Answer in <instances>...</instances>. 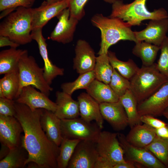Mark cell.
Returning a JSON list of instances; mask_svg holds the SVG:
<instances>
[{
    "mask_svg": "<svg viewBox=\"0 0 168 168\" xmlns=\"http://www.w3.org/2000/svg\"><path fill=\"white\" fill-rule=\"evenodd\" d=\"M15 106V117L20 123L24 133L21 145L28 154L26 165L31 164L30 167L33 168H57L59 146L49 139L42 128L40 118L43 109L32 110L16 101Z\"/></svg>",
    "mask_w": 168,
    "mask_h": 168,
    "instance_id": "obj_1",
    "label": "cell"
},
{
    "mask_svg": "<svg viewBox=\"0 0 168 168\" xmlns=\"http://www.w3.org/2000/svg\"><path fill=\"white\" fill-rule=\"evenodd\" d=\"M91 21L101 32L99 55L107 54L111 45L121 40L138 42L134 31L131 29L132 26L120 18L107 17L101 14H96L92 17Z\"/></svg>",
    "mask_w": 168,
    "mask_h": 168,
    "instance_id": "obj_2",
    "label": "cell"
},
{
    "mask_svg": "<svg viewBox=\"0 0 168 168\" xmlns=\"http://www.w3.org/2000/svg\"><path fill=\"white\" fill-rule=\"evenodd\" d=\"M32 16V8L18 7L0 23V35L20 45L31 42Z\"/></svg>",
    "mask_w": 168,
    "mask_h": 168,
    "instance_id": "obj_3",
    "label": "cell"
},
{
    "mask_svg": "<svg viewBox=\"0 0 168 168\" xmlns=\"http://www.w3.org/2000/svg\"><path fill=\"white\" fill-rule=\"evenodd\" d=\"M147 0H134L129 3L116 0L112 4V11L109 16L117 17L132 26H139L144 20L168 17L166 11L161 8L150 12L146 6Z\"/></svg>",
    "mask_w": 168,
    "mask_h": 168,
    "instance_id": "obj_4",
    "label": "cell"
},
{
    "mask_svg": "<svg viewBox=\"0 0 168 168\" xmlns=\"http://www.w3.org/2000/svg\"><path fill=\"white\" fill-rule=\"evenodd\" d=\"M168 80L158 69L156 63L142 66L130 79L129 90L138 104L146 99Z\"/></svg>",
    "mask_w": 168,
    "mask_h": 168,
    "instance_id": "obj_5",
    "label": "cell"
},
{
    "mask_svg": "<svg viewBox=\"0 0 168 168\" xmlns=\"http://www.w3.org/2000/svg\"><path fill=\"white\" fill-rule=\"evenodd\" d=\"M18 68L20 87L18 97L22 89L29 85L32 86L49 96L53 89L44 78L43 68L39 66L33 57L28 55L27 51L21 58Z\"/></svg>",
    "mask_w": 168,
    "mask_h": 168,
    "instance_id": "obj_6",
    "label": "cell"
},
{
    "mask_svg": "<svg viewBox=\"0 0 168 168\" xmlns=\"http://www.w3.org/2000/svg\"><path fill=\"white\" fill-rule=\"evenodd\" d=\"M63 138L96 142L101 129L96 123L87 122L81 118L61 119Z\"/></svg>",
    "mask_w": 168,
    "mask_h": 168,
    "instance_id": "obj_7",
    "label": "cell"
},
{
    "mask_svg": "<svg viewBox=\"0 0 168 168\" xmlns=\"http://www.w3.org/2000/svg\"><path fill=\"white\" fill-rule=\"evenodd\" d=\"M96 143L99 156L107 159L114 166L126 161L124 150L118 139V133L101 131Z\"/></svg>",
    "mask_w": 168,
    "mask_h": 168,
    "instance_id": "obj_8",
    "label": "cell"
},
{
    "mask_svg": "<svg viewBox=\"0 0 168 168\" xmlns=\"http://www.w3.org/2000/svg\"><path fill=\"white\" fill-rule=\"evenodd\" d=\"M118 138L128 161L150 168H165L166 166L145 148L134 146L127 141L124 134L118 133Z\"/></svg>",
    "mask_w": 168,
    "mask_h": 168,
    "instance_id": "obj_9",
    "label": "cell"
},
{
    "mask_svg": "<svg viewBox=\"0 0 168 168\" xmlns=\"http://www.w3.org/2000/svg\"><path fill=\"white\" fill-rule=\"evenodd\" d=\"M168 108V80L148 98L138 103V113L141 116L149 115L157 116L163 115Z\"/></svg>",
    "mask_w": 168,
    "mask_h": 168,
    "instance_id": "obj_10",
    "label": "cell"
},
{
    "mask_svg": "<svg viewBox=\"0 0 168 168\" xmlns=\"http://www.w3.org/2000/svg\"><path fill=\"white\" fill-rule=\"evenodd\" d=\"M99 156L96 142L81 140L77 145L67 168H94Z\"/></svg>",
    "mask_w": 168,
    "mask_h": 168,
    "instance_id": "obj_11",
    "label": "cell"
},
{
    "mask_svg": "<svg viewBox=\"0 0 168 168\" xmlns=\"http://www.w3.org/2000/svg\"><path fill=\"white\" fill-rule=\"evenodd\" d=\"M22 132L20 123L15 116L0 115V141L2 145L10 149L21 145Z\"/></svg>",
    "mask_w": 168,
    "mask_h": 168,
    "instance_id": "obj_12",
    "label": "cell"
},
{
    "mask_svg": "<svg viewBox=\"0 0 168 168\" xmlns=\"http://www.w3.org/2000/svg\"><path fill=\"white\" fill-rule=\"evenodd\" d=\"M168 31V17L151 20L146 27L134 31L138 41H143L160 46Z\"/></svg>",
    "mask_w": 168,
    "mask_h": 168,
    "instance_id": "obj_13",
    "label": "cell"
},
{
    "mask_svg": "<svg viewBox=\"0 0 168 168\" xmlns=\"http://www.w3.org/2000/svg\"><path fill=\"white\" fill-rule=\"evenodd\" d=\"M68 8L63 10L57 16L58 21L49 38L52 40L63 44L72 42L79 21L70 16Z\"/></svg>",
    "mask_w": 168,
    "mask_h": 168,
    "instance_id": "obj_14",
    "label": "cell"
},
{
    "mask_svg": "<svg viewBox=\"0 0 168 168\" xmlns=\"http://www.w3.org/2000/svg\"><path fill=\"white\" fill-rule=\"evenodd\" d=\"M15 101L26 105L32 110L40 108L54 113L57 107L56 103L51 100L48 96L30 85L24 87Z\"/></svg>",
    "mask_w": 168,
    "mask_h": 168,
    "instance_id": "obj_15",
    "label": "cell"
},
{
    "mask_svg": "<svg viewBox=\"0 0 168 168\" xmlns=\"http://www.w3.org/2000/svg\"><path fill=\"white\" fill-rule=\"evenodd\" d=\"M68 0H63L53 3L43 1L38 7L32 8V30L42 28L53 18L68 7Z\"/></svg>",
    "mask_w": 168,
    "mask_h": 168,
    "instance_id": "obj_16",
    "label": "cell"
},
{
    "mask_svg": "<svg viewBox=\"0 0 168 168\" xmlns=\"http://www.w3.org/2000/svg\"><path fill=\"white\" fill-rule=\"evenodd\" d=\"M31 35L32 40L37 43L40 54L44 61V76L48 83L50 86L53 80L58 76H63L64 69L54 64L48 56L46 40L42 33V28H38L32 30Z\"/></svg>",
    "mask_w": 168,
    "mask_h": 168,
    "instance_id": "obj_17",
    "label": "cell"
},
{
    "mask_svg": "<svg viewBox=\"0 0 168 168\" xmlns=\"http://www.w3.org/2000/svg\"><path fill=\"white\" fill-rule=\"evenodd\" d=\"M75 55L73 59V68L79 74L93 70L96 57L88 42L80 39L76 44Z\"/></svg>",
    "mask_w": 168,
    "mask_h": 168,
    "instance_id": "obj_18",
    "label": "cell"
},
{
    "mask_svg": "<svg viewBox=\"0 0 168 168\" xmlns=\"http://www.w3.org/2000/svg\"><path fill=\"white\" fill-rule=\"evenodd\" d=\"M100 107L103 119L114 129L123 130L128 125L126 113L119 100L116 102L100 103Z\"/></svg>",
    "mask_w": 168,
    "mask_h": 168,
    "instance_id": "obj_19",
    "label": "cell"
},
{
    "mask_svg": "<svg viewBox=\"0 0 168 168\" xmlns=\"http://www.w3.org/2000/svg\"><path fill=\"white\" fill-rule=\"evenodd\" d=\"M77 100L81 118L88 122L94 120L101 129L103 128L104 119L101 114L100 104L87 93L80 94Z\"/></svg>",
    "mask_w": 168,
    "mask_h": 168,
    "instance_id": "obj_20",
    "label": "cell"
},
{
    "mask_svg": "<svg viewBox=\"0 0 168 168\" xmlns=\"http://www.w3.org/2000/svg\"><path fill=\"white\" fill-rule=\"evenodd\" d=\"M56 110L54 113L60 119H70L80 115L78 102L70 95L63 91L56 93Z\"/></svg>",
    "mask_w": 168,
    "mask_h": 168,
    "instance_id": "obj_21",
    "label": "cell"
},
{
    "mask_svg": "<svg viewBox=\"0 0 168 168\" xmlns=\"http://www.w3.org/2000/svg\"><path fill=\"white\" fill-rule=\"evenodd\" d=\"M61 122L54 112L43 109L40 118L42 128L49 139L59 146L63 139Z\"/></svg>",
    "mask_w": 168,
    "mask_h": 168,
    "instance_id": "obj_22",
    "label": "cell"
},
{
    "mask_svg": "<svg viewBox=\"0 0 168 168\" xmlns=\"http://www.w3.org/2000/svg\"><path fill=\"white\" fill-rule=\"evenodd\" d=\"M156 136L155 128L146 124H140L131 128L126 138L132 145L145 148L152 142Z\"/></svg>",
    "mask_w": 168,
    "mask_h": 168,
    "instance_id": "obj_23",
    "label": "cell"
},
{
    "mask_svg": "<svg viewBox=\"0 0 168 168\" xmlns=\"http://www.w3.org/2000/svg\"><path fill=\"white\" fill-rule=\"evenodd\" d=\"M87 93L99 104L114 102L119 98L107 84L95 79L86 89Z\"/></svg>",
    "mask_w": 168,
    "mask_h": 168,
    "instance_id": "obj_24",
    "label": "cell"
},
{
    "mask_svg": "<svg viewBox=\"0 0 168 168\" xmlns=\"http://www.w3.org/2000/svg\"><path fill=\"white\" fill-rule=\"evenodd\" d=\"M27 50L10 48L0 52V74L18 72L19 60Z\"/></svg>",
    "mask_w": 168,
    "mask_h": 168,
    "instance_id": "obj_25",
    "label": "cell"
},
{
    "mask_svg": "<svg viewBox=\"0 0 168 168\" xmlns=\"http://www.w3.org/2000/svg\"><path fill=\"white\" fill-rule=\"evenodd\" d=\"M160 46L146 42L135 43L132 49L133 54L141 59L142 65L148 66L154 63Z\"/></svg>",
    "mask_w": 168,
    "mask_h": 168,
    "instance_id": "obj_26",
    "label": "cell"
},
{
    "mask_svg": "<svg viewBox=\"0 0 168 168\" xmlns=\"http://www.w3.org/2000/svg\"><path fill=\"white\" fill-rule=\"evenodd\" d=\"M119 100L123 105L126 113L128 125L131 128L135 125L141 124L140 116L138 110V103L129 90L119 98Z\"/></svg>",
    "mask_w": 168,
    "mask_h": 168,
    "instance_id": "obj_27",
    "label": "cell"
},
{
    "mask_svg": "<svg viewBox=\"0 0 168 168\" xmlns=\"http://www.w3.org/2000/svg\"><path fill=\"white\" fill-rule=\"evenodd\" d=\"M21 145L9 149L7 154L0 161V168H21L26 165L28 156Z\"/></svg>",
    "mask_w": 168,
    "mask_h": 168,
    "instance_id": "obj_28",
    "label": "cell"
},
{
    "mask_svg": "<svg viewBox=\"0 0 168 168\" xmlns=\"http://www.w3.org/2000/svg\"><path fill=\"white\" fill-rule=\"evenodd\" d=\"M108 55L111 65L122 76L129 80L133 77L139 68L131 59L127 61L118 59L115 53L108 51Z\"/></svg>",
    "mask_w": 168,
    "mask_h": 168,
    "instance_id": "obj_29",
    "label": "cell"
},
{
    "mask_svg": "<svg viewBox=\"0 0 168 168\" xmlns=\"http://www.w3.org/2000/svg\"><path fill=\"white\" fill-rule=\"evenodd\" d=\"M19 87L18 72L6 74L0 79V88L2 89L5 98L13 100L16 99Z\"/></svg>",
    "mask_w": 168,
    "mask_h": 168,
    "instance_id": "obj_30",
    "label": "cell"
},
{
    "mask_svg": "<svg viewBox=\"0 0 168 168\" xmlns=\"http://www.w3.org/2000/svg\"><path fill=\"white\" fill-rule=\"evenodd\" d=\"M113 69L110 62L108 53L99 55L96 57L93 69L96 79L109 84Z\"/></svg>",
    "mask_w": 168,
    "mask_h": 168,
    "instance_id": "obj_31",
    "label": "cell"
},
{
    "mask_svg": "<svg viewBox=\"0 0 168 168\" xmlns=\"http://www.w3.org/2000/svg\"><path fill=\"white\" fill-rule=\"evenodd\" d=\"M81 140L63 138L57 158V168H67L75 149Z\"/></svg>",
    "mask_w": 168,
    "mask_h": 168,
    "instance_id": "obj_32",
    "label": "cell"
},
{
    "mask_svg": "<svg viewBox=\"0 0 168 168\" xmlns=\"http://www.w3.org/2000/svg\"><path fill=\"white\" fill-rule=\"evenodd\" d=\"M95 79L93 70L79 74L78 77L72 82L63 83L61 85L62 91L70 95L76 90L86 89Z\"/></svg>",
    "mask_w": 168,
    "mask_h": 168,
    "instance_id": "obj_33",
    "label": "cell"
},
{
    "mask_svg": "<svg viewBox=\"0 0 168 168\" xmlns=\"http://www.w3.org/2000/svg\"><path fill=\"white\" fill-rule=\"evenodd\" d=\"M166 167H168V138L156 135L152 142L145 147Z\"/></svg>",
    "mask_w": 168,
    "mask_h": 168,
    "instance_id": "obj_34",
    "label": "cell"
},
{
    "mask_svg": "<svg viewBox=\"0 0 168 168\" xmlns=\"http://www.w3.org/2000/svg\"><path fill=\"white\" fill-rule=\"evenodd\" d=\"M109 85L115 93L119 98L129 90L130 81L126 78L115 69H113Z\"/></svg>",
    "mask_w": 168,
    "mask_h": 168,
    "instance_id": "obj_35",
    "label": "cell"
},
{
    "mask_svg": "<svg viewBox=\"0 0 168 168\" xmlns=\"http://www.w3.org/2000/svg\"><path fill=\"white\" fill-rule=\"evenodd\" d=\"M160 50L161 54L156 67L168 80V37H166L160 45Z\"/></svg>",
    "mask_w": 168,
    "mask_h": 168,
    "instance_id": "obj_36",
    "label": "cell"
},
{
    "mask_svg": "<svg viewBox=\"0 0 168 168\" xmlns=\"http://www.w3.org/2000/svg\"><path fill=\"white\" fill-rule=\"evenodd\" d=\"M88 0H68L70 16L79 21L84 16L85 6Z\"/></svg>",
    "mask_w": 168,
    "mask_h": 168,
    "instance_id": "obj_37",
    "label": "cell"
},
{
    "mask_svg": "<svg viewBox=\"0 0 168 168\" xmlns=\"http://www.w3.org/2000/svg\"><path fill=\"white\" fill-rule=\"evenodd\" d=\"M35 0H0V11L8 9L14 10L19 7L31 8Z\"/></svg>",
    "mask_w": 168,
    "mask_h": 168,
    "instance_id": "obj_38",
    "label": "cell"
},
{
    "mask_svg": "<svg viewBox=\"0 0 168 168\" xmlns=\"http://www.w3.org/2000/svg\"><path fill=\"white\" fill-rule=\"evenodd\" d=\"M15 101L6 98H0V115L15 116Z\"/></svg>",
    "mask_w": 168,
    "mask_h": 168,
    "instance_id": "obj_39",
    "label": "cell"
},
{
    "mask_svg": "<svg viewBox=\"0 0 168 168\" xmlns=\"http://www.w3.org/2000/svg\"><path fill=\"white\" fill-rule=\"evenodd\" d=\"M141 122L154 128H157L166 126L167 124L164 122L149 115H144L140 116Z\"/></svg>",
    "mask_w": 168,
    "mask_h": 168,
    "instance_id": "obj_40",
    "label": "cell"
},
{
    "mask_svg": "<svg viewBox=\"0 0 168 168\" xmlns=\"http://www.w3.org/2000/svg\"><path fill=\"white\" fill-rule=\"evenodd\" d=\"M113 165L107 159L99 156L94 168H113Z\"/></svg>",
    "mask_w": 168,
    "mask_h": 168,
    "instance_id": "obj_41",
    "label": "cell"
},
{
    "mask_svg": "<svg viewBox=\"0 0 168 168\" xmlns=\"http://www.w3.org/2000/svg\"><path fill=\"white\" fill-rule=\"evenodd\" d=\"M20 45L10 39L8 37L0 35V47L9 46L11 48H17Z\"/></svg>",
    "mask_w": 168,
    "mask_h": 168,
    "instance_id": "obj_42",
    "label": "cell"
},
{
    "mask_svg": "<svg viewBox=\"0 0 168 168\" xmlns=\"http://www.w3.org/2000/svg\"><path fill=\"white\" fill-rule=\"evenodd\" d=\"M157 136L162 138H168V125L160 128H155Z\"/></svg>",
    "mask_w": 168,
    "mask_h": 168,
    "instance_id": "obj_43",
    "label": "cell"
},
{
    "mask_svg": "<svg viewBox=\"0 0 168 168\" xmlns=\"http://www.w3.org/2000/svg\"><path fill=\"white\" fill-rule=\"evenodd\" d=\"M136 166L134 162L130 161H125L124 162L118 163L114 166L113 168H135Z\"/></svg>",
    "mask_w": 168,
    "mask_h": 168,
    "instance_id": "obj_44",
    "label": "cell"
},
{
    "mask_svg": "<svg viewBox=\"0 0 168 168\" xmlns=\"http://www.w3.org/2000/svg\"><path fill=\"white\" fill-rule=\"evenodd\" d=\"M162 115L168 120V108L164 112Z\"/></svg>",
    "mask_w": 168,
    "mask_h": 168,
    "instance_id": "obj_45",
    "label": "cell"
},
{
    "mask_svg": "<svg viewBox=\"0 0 168 168\" xmlns=\"http://www.w3.org/2000/svg\"><path fill=\"white\" fill-rule=\"evenodd\" d=\"M62 0H46V1L49 3H53Z\"/></svg>",
    "mask_w": 168,
    "mask_h": 168,
    "instance_id": "obj_46",
    "label": "cell"
},
{
    "mask_svg": "<svg viewBox=\"0 0 168 168\" xmlns=\"http://www.w3.org/2000/svg\"><path fill=\"white\" fill-rule=\"evenodd\" d=\"M105 2L112 4L116 0H103Z\"/></svg>",
    "mask_w": 168,
    "mask_h": 168,
    "instance_id": "obj_47",
    "label": "cell"
}]
</instances>
